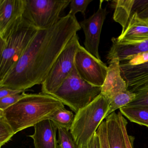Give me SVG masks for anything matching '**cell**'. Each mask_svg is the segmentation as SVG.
<instances>
[{
	"label": "cell",
	"mask_w": 148,
	"mask_h": 148,
	"mask_svg": "<svg viewBox=\"0 0 148 148\" xmlns=\"http://www.w3.org/2000/svg\"><path fill=\"white\" fill-rule=\"evenodd\" d=\"M75 115L72 112L64 108L60 109L55 112L49 118L58 127H62L70 130Z\"/></svg>",
	"instance_id": "19"
},
{
	"label": "cell",
	"mask_w": 148,
	"mask_h": 148,
	"mask_svg": "<svg viewBox=\"0 0 148 148\" xmlns=\"http://www.w3.org/2000/svg\"><path fill=\"white\" fill-rule=\"evenodd\" d=\"M135 0H117L112 1L114 8L113 19L121 25L122 32L126 28L130 18L132 14Z\"/></svg>",
	"instance_id": "17"
},
{
	"label": "cell",
	"mask_w": 148,
	"mask_h": 148,
	"mask_svg": "<svg viewBox=\"0 0 148 148\" xmlns=\"http://www.w3.org/2000/svg\"><path fill=\"white\" fill-rule=\"evenodd\" d=\"M112 46L107 54L108 60L118 58L120 62L130 60L138 55L148 54V40L124 44L117 41L116 38H112Z\"/></svg>",
	"instance_id": "13"
},
{
	"label": "cell",
	"mask_w": 148,
	"mask_h": 148,
	"mask_svg": "<svg viewBox=\"0 0 148 148\" xmlns=\"http://www.w3.org/2000/svg\"><path fill=\"white\" fill-rule=\"evenodd\" d=\"M107 75L102 86L101 94L110 102L114 97L128 90L127 84L121 75L120 61L118 58L109 60Z\"/></svg>",
	"instance_id": "12"
},
{
	"label": "cell",
	"mask_w": 148,
	"mask_h": 148,
	"mask_svg": "<svg viewBox=\"0 0 148 148\" xmlns=\"http://www.w3.org/2000/svg\"><path fill=\"white\" fill-rule=\"evenodd\" d=\"M71 0H26L25 12L39 30L47 29L60 19Z\"/></svg>",
	"instance_id": "7"
},
{
	"label": "cell",
	"mask_w": 148,
	"mask_h": 148,
	"mask_svg": "<svg viewBox=\"0 0 148 148\" xmlns=\"http://www.w3.org/2000/svg\"></svg>",
	"instance_id": "31"
},
{
	"label": "cell",
	"mask_w": 148,
	"mask_h": 148,
	"mask_svg": "<svg viewBox=\"0 0 148 148\" xmlns=\"http://www.w3.org/2000/svg\"><path fill=\"white\" fill-rule=\"evenodd\" d=\"M136 93L135 99L125 106L148 107V88Z\"/></svg>",
	"instance_id": "24"
},
{
	"label": "cell",
	"mask_w": 148,
	"mask_h": 148,
	"mask_svg": "<svg viewBox=\"0 0 148 148\" xmlns=\"http://www.w3.org/2000/svg\"><path fill=\"white\" fill-rule=\"evenodd\" d=\"M102 87L94 86L80 77L75 67L52 95L75 113L90 103L101 94Z\"/></svg>",
	"instance_id": "5"
},
{
	"label": "cell",
	"mask_w": 148,
	"mask_h": 148,
	"mask_svg": "<svg viewBox=\"0 0 148 148\" xmlns=\"http://www.w3.org/2000/svg\"><path fill=\"white\" fill-rule=\"evenodd\" d=\"M15 134L5 118L0 115V147L8 143Z\"/></svg>",
	"instance_id": "22"
},
{
	"label": "cell",
	"mask_w": 148,
	"mask_h": 148,
	"mask_svg": "<svg viewBox=\"0 0 148 148\" xmlns=\"http://www.w3.org/2000/svg\"><path fill=\"white\" fill-rule=\"evenodd\" d=\"M34 132L29 136L34 140L35 148H59L57 133L58 127L49 119L34 125Z\"/></svg>",
	"instance_id": "15"
},
{
	"label": "cell",
	"mask_w": 148,
	"mask_h": 148,
	"mask_svg": "<svg viewBox=\"0 0 148 148\" xmlns=\"http://www.w3.org/2000/svg\"><path fill=\"white\" fill-rule=\"evenodd\" d=\"M120 66L128 90L136 93L148 88V59L136 63L122 61Z\"/></svg>",
	"instance_id": "10"
},
{
	"label": "cell",
	"mask_w": 148,
	"mask_h": 148,
	"mask_svg": "<svg viewBox=\"0 0 148 148\" xmlns=\"http://www.w3.org/2000/svg\"><path fill=\"white\" fill-rule=\"evenodd\" d=\"M116 39L118 42L124 44L148 40V20L141 18L137 13H134L124 31Z\"/></svg>",
	"instance_id": "14"
},
{
	"label": "cell",
	"mask_w": 148,
	"mask_h": 148,
	"mask_svg": "<svg viewBox=\"0 0 148 148\" xmlns=\"http://www.w3.org/2000/svg\"><path fill=\"white\" fill-rule=\"evenodd\" d=\"M92 1V0H71L68 14L76 17V14L81 12L85 16L87 7Z\"/></svg>",
	"instance_id": "23"
},
{
	"label": "cell",
	"mask_w": 148,
	"mask_h": 148,
	"mask_svg": "<svg viewBox=\"0 0 148 148\" xmlns=\"http://www.w3.org/2000/svg\"><path fill=\"white\" fill-rule=\"evenodd\" d=\"M109 105V100L101 94L75 114L70 131L80 148L87 147L100 124L105 119Z\"/></svg>",
	"instance_id": "4"
},
{
	"label": "cell",
	"mask_w": 148,
	"mask_h": 148,
	"mask_svg": "<svg viewBox=\"0 0 148 148\" xmlns=\"http://www.w3.org/2000/svg\"><path fill=\"white\" fill-rule=\"evenodd\" d=\"M81 29L76 17L68 14L50 28L39 30L17 64L0 81V87L25 91L42 84L60 53Z\"/></svg>",
	"instance_id": "1"
},
{
	"label": "cell",
	"mask_w": 148,
	"mask_h": 148,
	"mask_svg": "<svg viewBox=\"0 0 148 148\" xmlns=\"http://www.w3.org/2000/svg\"><path fill=\"white\" fill-rule=\"evenodd\" d=\"M136 96V93L132 92L128 90L115 96L110 100L106 117L117 109L126 106L135 99Z\"/></svg>",
	"instance_id": "20"
},
{
	"label": "cell",
	"mask_w": 148,
	"mask_h": 148,
	"mask_svg": "<svg viewBox=\"0 0 148 148\" xmlns=\"http://www.w3.org/2000/svg\"><path fill=\"white\" fill-rule=\"evenodd\" d=\"M119 118V122L120 125L123 130L125 139V143H126L127 148H134V141L135 138L132 136L128 135L127 131V122L126 119L124 117L122 113L119 112L118 113Z\"/></svg>",
	"instance_id": "26"
},
{
	"label": "cell",
	"mask_w": 148,
	"mask_h": 148,
	"mask_svg": "<svg viewBox=\"0 0 148 148\" xmlns=\"http://www.w3.org/2000/svg\"><path fill=\"white\" fill-rule=\"evenodd\" d=\"M26 94L25 92H24L22 93L0 99V110H5L15 104L21 99L24 97Z\"/></svg>",
	"instance_id": "25"
},
{
	"label": "cell",
	"mask_w": 148,
	"mask_h": 148,
	"mask_svg": "<svg viewBox=\"0 0 148 148\" xmlns=\"http://www.w3.org/2000/svg\"><path fill=\"white\" fill-rule=\"evenodd\" d=\"M74 65L81 78L94 86H103L107 75L108 66L81 45L75 55Z\"/></svg>",
	"instance_id": "8"
},
{
	"label": "cell",
	"mask_w": 148,
	"mask_h": 148,
	"mask_svg": "<svg viewBox=\"0 0 148 148\" xmlns=\"http://www.w3.org/2000/svg\"><path fill=\"white\" fill-rule=\"evenodd\" d=\"M105 119L109 148H127L118 114L114 112Z\"/></svg>",
	"instance_id": "16"
},
{
	"label": "cell",
	"mask_w": 148,
	"mask_h": 148,
	"mask_svg": "<svg viewBox=\"0 0 148 148\" xmlns=\"http://www.w3.org/2000/svg\"><path fill=\"white\" fill-rule=\"evenodd\" d=\"M119 110L131 122L148 127V107L125 106Z\"/></svg>",
	"instance_id": "18"
},
{
	"label": "cell",
	"mask_w": 148,
	"mask_h": 148,
	"mask_svg": "<svg viewBox=\"0 0 148 148\" xmlns=\"http://www.w3.org/2000/svg\"><path fill=\"white\" fill-rule=\"evenodd\" d=\"M80 45L77 34L60 53L41 84L42 93L52 95L69 77L75 67V55Z\"/></svg>",
	"instance_id": "6"
},
{
	"label": "cell",
	"mask_w": 148,
	"mask_h": 148,
	"mask_svg": "<svg viewBox=\"0 0 148 148\" xmlns=\"http://www.w3.org/2000/svg\"><path fill=\"white\" fill-rule=\"evenodd\" d=\"M25 91L14 90V89L8 88V87L1 86V87H0V99L22 93Z\"/></svg>",
	"instance_id": "28"
},
{
	"label": "cell",
	"mask_w": 148,
	"mask_h": 148,
	"mask_svg": "<svg viewBox=\"0 0 148 148\" xmlns=\"http://www.w3.org/2000/svg\"><path fill=\"white\" fill-rule=\"evenodd\" d=\"M103 1H100L97 11L88 18L79 23L85 34V48L96 58L101 60L99 52V42L102 27L108 12L106 8L102 7Z\"/></svg>",
	"instance_id": "9"
},
{
	"label": "cell",
	"mask_w": 148,
	"mask_h": 148,
	"mask_svg": "<svg viewBox=\"0 0 148 148\" xmlns=\"http://www.w3.org/2000/svg\"><path fill=\"white\" fill-rule=\"evenodd\" d=\"M25 11L4 38H0V81L17 64L38 31Z\"/></svg>",
	"instance_id": "3"
},
{
	"label": "cell",
	"mask_w": 148,
	"mask_h": 148,
	"mask_svg": "<svg viewBox=\"0 0 148 148\" xmlns=\"http://www.w3.org/2000/svg\"><path fill=\"white\" fill-rule=\"evenodd\" d=\"M87 148H101L99 137L97 132L92 136L87 144Z\"/></svg>",
	"instance_id": "29"
},
{
	"label": "cell",
	"mask_w": 148,
	"mask_h": 148,
	"mask_svg": "<svg viewBox=\"0 0 148 148\" xmlns=\"http://www.w3.org/2000/svg\"><path fill=\"white\" fill-rule=\"evenodd\" d=\"M96 132L99 137L101 148H109L106 122L105 120H103L101 123Z\"/></svg>",
	"instance_id": "27"
},
{
	"label": "cell",
	"mask_w": 148,
	"mask_h": 148,
	"mask_svg": "<svg viewBox=\"0 0 148 148\" xmlns=\"http://www.w3.org/2000/svg\"><path fill=\"white\" fill-rule=\"evenodd\" d=\"M58 143L59 148H81L70 130L62 127L58 128Z\"/></svg>",
	"instance_id": "21"
},
{
	"label": "cell",
	"mask_w": 148,
	"mask_h": 148,
	"mask_svg": "<svg viewBox=\"0 0 148 148\" xmlns=\"http://www.w3.org/2000/svg\"><path fill=\"white\" fill-rule=\"evenodd\" d=\"M25 8L26 0H0V38L6 37Z\"/></svg>",
	"instance_id": "11"
},
{
	"label": "cell",
	"mask_w": 148,
	"mask_h": 148,
	"mask_svg": "<svg viewBox=\"0 0 148 148\" xmlns=\"http://www.w3.org/2000/svg\"><path fill=\"white\" fill-rule=\"evenodd\" d=\"M137 14L138 16L141 18L148 20V5Z\"/></svg>",
	"instance_id": "30"
},
{
	"label": "cell",
	"mask_w": 148,
	"mask_h": 148,
	"mask_svg": "<svg viewBox=\"0 0 148 148\" xmlns=\"http://www.w3.org/2000/svg\"><path fill=\"white\" fill-rule=\"evenodd\" d=\"M64 104L51 95L42 93L26 94L18 102L5 110H0L15 134L49 119Z\"/></svg>",
	"instance_id": "2"
}]
</instances>
